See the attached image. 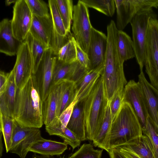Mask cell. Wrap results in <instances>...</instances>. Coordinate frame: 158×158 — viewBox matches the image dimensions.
<instances>
[{
	"mask_svg": "<svg viewBox=\"0 0 158 158\" xmlns=\"http://www.w3.org/2000/svg\"><path fill=\"white\" fill-rule=\"evenodd\" d=\"M43 104L32 74L23 88L17 89L13 118L22 127L39 129L44 124Z\"/></svg>",
	"mask_w": 158,
	"mask_h": 158,
	"instance_id": "1",
	"label": "cell"
},
{
	"mask_svg": "<svg viewBox=\"0 0 158 158\" xmlns=\"http://www.w3.org/2000/svg\"><path fill=\"white\" fill-rule=\"evenodd\" d=\"M107 45L104 69L101 75L108 102L110 103L119 90H124L127 83L123 70L124 62L117 47L118 30L111 20L107 27Z\"/></svg>",
	"mask_w": 158,
	"mask_h": 158,
	"instance_id": "2",
	"label": "cell"
},
{
	"mask_svg": "<svg viewBox=\"0 0 158 158\" xmlns=\"http://www.w3.org/2000/svg\"><path fill=\"white\" fill-rule=\"evenodd\" d=\"M108 104L103 81L101 76L85 99L84 114L87 139L93 141L98 133Z\"/></svg>",
	"mask_w": 158,
	"mask_h": 158,
	"instance_id": "3",
	"label": "cell"
},
{
	"mask_svg": "<svg viewBox=\"0 0 158 158\" xmlns=\"http://www.w3.org/2000/svg\"><path fill=\"white\" fill-rule=\"evenodd\" d=\"M143 134L139 122L132 107L123 102L112 121L110 133V149L124 144Z\"/></svg>",
	"mask_w": 158,
	"mask_h": 158,
	"instance_id": "4",
	"label": "cell"
},
{
	"mask_svg": "<svg viewBox=\"0 0 158 158\" xmlns=\"http://www.w3.org/2000/svg\"><path fill=\"white\" fill-rule=\"evenodd\" d=\"M156 15L152 9L143 10L137 14L130 22L135 58L140 72H143L149 21Z\"/></svg>",
	"mask_w": 158,
	"mask_h": 158,
	"instance_id": "5",
	"label": "cell"
},
{
	"mask_svg": "<svg viewBox=\"0 0 158 158\" xmlns=\"http://www.w3.org/2000/svg\"><path fill=\"white\" fill-rule=\"evenodd\" d=\"M144 66L150 84L158 90V19L156 15L149 21Z\"/></svg>",
	"mask_w": 158,
	"mask_h": 158,
	"instance_id": "6",
	"label": "cell"
},
{
	"mask_svg": "<svg viewBox=\"0 0 158 158\" xmlns=\"http://www.w3.org/2000/svg\"><path fill=\"white\" fill-rule=\"evenodd\" d=\"M72 30L76 42L86 53L91 29L88 7L81 0L74 6Z\"/></svg>",
	"mask_w": 158,
	"mask_h": 158,
	"instance_id": "7",
	"label": "cell"
},
{
	"mask_svg": "<svg viewBox=\"0 0 158 158\" xmlns=\"http://www.w3.org/2000/svg\"><path fill=\"white\" fill-rule=\"evenodd\" d=\"M116 9V27L123 31L134 17L143 10L158 8V0H114Z\"/></svg>",
	"mask_w": 158,
	"mask_h": 158,
	"instance_id": "8",
	"label": "cell"
},
{
	"mask_svg": "<svg viewBox=\"0 0 158 158\" xmlns=\"http://www.w3.org/2000/svg\"><path fill=\"white\" fill-rule=\"evenodd\" d=\"M43 138L39 128L22 127L14 119L9 152L25 158L33 144Z\"/></svg>",
	"mask_w": 158,
	"mask_h": 158,
	"instance_id": "9",
	"label": "cell"
},
{
	"mask_svg": "<svg viewBox=\"0 0 158 158\" xmlns=\"http://www.w3.org/2000/svg\"><path fill=\"white\" fill-rule=\"evenodd\" d=\"M123 102H127L132 107L141 125L142 131L147 127L148 116L146 100L139 82L131 80L124 88Z\"/></svg>",
	"mask_w": 158,
	"mask_h": 158,
	"instance_id": "10",
	"label": "cell"
},
{
	"mask_svg": "<svg viewBox=\"0 0 158 158\" xmlns=\"http://www.w3.org/2000/svg\"><path fill=\"white\" fill-rule=\"evenodd\" d=\"M57 56L50 48H47L35 73V76L41 98L44 102L52 86L53 69Z\"/></svg>",
	"mask_w": 158,
	"mask_h": 158,
	"instance_id": "11",
	"label": "cell"
},
{
	"mask_svg": "<svg viewBox=\"0 0 158 158\" xmlns=\"http://www.w3.org/2000/svg\"><path fill=\"white\" fill-rule=\"evenodd\" d=\"M33 17L26 0H17L13 7L11 26L14 36L21 42L29 33Z\"/></svg>",
	"mask_w": 158,
	"mask_h": 158,
	"instance_id": "12",
	"label": "cell"
},
{
	"mask_svg": "<svg viewBox=\"0 0 158 158\" xmlns=\"http://www.w3.org/2000/svg\"><path fill=\"white\" fill-rule=\"evenodd\" d=\"M15 64L12 70L17 89L23 88L33 74V64L27 42L22 43L16 54Z\"/></svg>",
	"mask_w": 158,
	"mask_h": 158,
	"instance_id": "13",
	"label": "cell"
},
{
	"mask_svg": "<svg viewBox=\"0 0 158 158\" xmlns=\"http://www.w3.org/2000/svg\"><path fill=\"white\" fill-rule=\"evenodd\" d=\"M107 42L105 34L92 27L86 52L90 61L89 70L104 67Z\"/></svg>",
	"mask_w": 158,
	"mask_h": 158,
	"instance_id": "14",
	"label": "cell"
},
{
	"mask_svg": "<svg viewBox=\"0 0 158 158\" xmlns=\"http://www.w3.org/2000/svg\"><path fill=\"white\" fill-rule=\"evenodd\" d=\"M48 5L53 24L52 35L50 48L57 56L59 49L68 41L71 35L66 29L56 0H49Z\"/></svg>",
	"mask_w": 158,
	"mask_h": 158,
	"instance_id": "15",
	"label": "cell"
},
{
	"mask_svg": "<svg viewBox=\"0 0 158 158\" xmlns=\"http://www.w3.org/2000/svg\"><path fill=\"white\" fill-rule=\"evenodd\" d=\"M88 71L77 61L66 63L59 60L57 58L53 72L52 86L64 80L76 83Z\"/></svg>",
	"mask_w": 158,
	"mask_h": 158,
	"instance_id": "16",
	"label": "cell"
},
{
	"mask_svg": "<svg viewBox=\"0 0 158 158\" xmlns=\"http://www.w3.org/2000/svg\"><path fill=\"white\" fill-rule=\"evenodd\" d=\"M148 108V117L156 129H158V90L146 79L143 72L138 76Z\"/></svg>",
	"mask_w": 158,
	"mask_h": 158,
	"instance_id": "17",
	"label": "cell"
},
{
	"mask_svg": "<svg viewBox=\"0 0 158 158\" xmlns=\"http://www.w3.org/2000/svg\"><path fill=\"white\" fill-rule=\"evenodd\" d=\"M52 33L53 24L51 15L44 17L33 15L29 33L46 48L50 47Z\"/></svg>",
	"mask_w": 158,
	"mask_h": 158,
	"instance_id": "18",
	"label": "cell"
},
{
	"mask_svg": "<svg viewBox=\"0 0 158 158\" xmlns=\"http://www.w3.org/2000/svg\"><path fill=\"white\" fill-rule=\"evenodd\" d=\"M22 43L14 35L11 20L2 19L0 22V52L9 56L16 55Z\"/></svg>",
	"mask_w": 158,
	"mask_h": 158,
	"instance_id": "19",
	"label": "cell"
},
{
	"mask_svg": "<svg viewBox=\"0 0 158 158\" xmlns=\"http://www.w3.org/2000/svg\"><path fill=\"white\" fill-rule=\"evenodd\" d=\"M56 85L58 117L74 101L76 94V85L74 82L67 80L62 81Z\"/></svg>",
	"mask_w": 158,
	"mask_h": 158,
	"instance_id": "20",
	"label": "cell"
},
{
	"mask_svg": "<svg viewBox=\"0 0 158 158\" xmlns=\"http://www.w3.org/2000/svg\"><path fill=\"white\" fill-rule=\"evenodd\" d=\"M17 88L15 81L14 71L10 73L8 83L5 90L0 95V112L13 118L16 93Z\"/></svg>",
	"mask_w": 158,
	"mask_h": 158,
	"instance_id": "21",
	"label": "cell"
},
{
	"mask_svg": "<svg viewBox=\"0 0 158 158\" xmlns=\"http://www.w3.org/2000/svg\"><path fill=\"white\" fill-rule=\"evenodd\" d=\"M85 98L76 103L66 127L72 131L81 141L87 139L84 114Z\"/></svg>",
	"mask_w": 158,
	"mask_h": 158,
	"instance_id": "22",
	"label": "cell"
},
{
	"mask_svg": "<svg viewBox=\"0 0 158 158\" xmlns=\"http://www.w3.org/2000/svg\"><path fill=\"white\" fill-rule=\"evenodd\" d=\"M104 67L89 71L77 83L73 101L84 99L89 94L102 73Z\"/></svg>",
	"mask_w": 158,
	"mask_h": 158,
	"instance_id": "23",
	"label": "cell"
},
{
	"mask_svg": "<svg viewBox=\"0 0 158 158\" xmlns=\"http://www.w3.org/2000/svg\"><path fill=\"white\" fill-rule=\"evenodd\" d=\"M115 148L129 152L141 158H156L147 136L143 134Z\"/></svg>",
	"mask_w": 158,
	"mask_h": 158,
	"instance_id": "24",
	"label": "cell"
},
{
	"mask_svg": "<svg viewBox=\"0 0 158 158\" xmlns=\"http://www.w3.org/2000/svg\"><path fill=\"white\" fill-rule=\"evenodd\" d=\"M67 149V144L43 138L34 143L29 151L46 156H53L62 154Z\"/></svg>",
	"mask_w": 158,
	"mask_h": 158,
	"instance_id": "25",
	"label": "cell"
},
{
	"mask_svg": "<svg viewBox=\"0 0 158 158\" xmlns=\"http://www.w3.org/2000/svg\"><path fill=\"white\" fill-rule=\"evenodd\" d=\"M46 131L50 135L59 136L64 142L70 145L73 149L80 144L81 141L75 134L67 127L63 130L61 123L57 117L48 125L45 126Z\"/></svg>",
	"mask_w": 158,
	"mask_h": 158,
	"instance_id": "26",
	"label": "cell"
},
{
	"mask_svg": "<svg viewBox=\"0 0 158 158\" xmlns=\"http://www.w3.org/2000/svg\"><path fill=\"white\" fill-rule=\"evenodd\" d=\"M109 105L108 102L102 125L98 133L93 140L95 146L104 149L108 152L110 150V133L112 123Z\"/></svg>",
	"mask_w": 158,
	"mask_h": 158,
	"instance_id": "27",
	"label": "cell"
},
{
	"mask_svg": "<svg viewBox=\"0 0 158 158\" xmlns=\"http://www.w3.org/2000/svg\"><path fill=\"white\" fill-rule=\"evenodd\" d=\"M57 99L56 85H53L45 100L43 102V114L44 123L48 125L57 117Z\"/></svg>",
	"mask_w": 158,
	"mask_h": 158,
	"instance_id": "28",
	"label": "cell"
},
{
	"mask_svg": "<svg viewBox=\"0 0 158 158\" xmlns=\"http://www.w3.org/2000/svg\"><path fill=\"white\" fill-rule=\"evenodd\" d=\"M117 47L121 57L124 62L135 57L132 40L122 30L118 31Z\"/></svg>",
	"mask_w": 158,
	"mask_h": 158,
	"instance_id": "29",
	"label": "cell"
},
{
	"mask_svg": "<svg viewBox=\"0 0 158 158\" xmlns=\"http://www.w3.org/2000/svg\"><path fill=\"white\" fill-rule=\"evenodd\" d=\"M28 44L33 64V74L35 73L47 49L41 43L29 33L25 40Z\"/></svg>",
	"mask_w": 158,
	"mask_h": 158,
	"instance_id": "30",
	"label": "cell"
},
{
	"mask_svg": "<svg viewBox=\"0 0 158 158\" xmlns=\"http://www.w3.org/2000/svg\"><path fill=\"white\" fill-rule=\"evenodd\" d=\"M76 41L73 36H70L68 41L59 49L57 59L66 63H71L77 60Z\"/></svg>",
	"mask_w": 158,
	"mask_h": 158,
	"instance_id": "31",
	"label": "cell"
},
{
	"mask_svg": "<svg viewBox=\"0 0 158 158\" xmlns=\"http://www.w3.org/2000/svg\"><path fill=\"white\" fill-rule=\"evenodd\" d=\"M60 15L67 31L70 30L73 20V7L72 0H56Z\"/></svg>",
	"mask_w": 158,
	"mask_h": 158,
	"instance_id": "32",
	"label": "cell"
},
{
	"mask_svg": "<svg viewBox=\"0 0 158 158\" xmlns=\"http://www.w3.org/2000/svg\"><path fill=\"white\" fill-rule=\"evenodd\" d=\"M88 8H94L108 16L113 15L116 8L114 0H81Z\"/></svg>",
	"mask_w": 158,
	"mask_h": 158,
	"instance_id": "33",
	"label": "cell"
},
{
	"mask_svg": "<svg viewBox=\"0 0 158 158\" xmlns=\"http://www.w3.org/2000/svg\"><path fill=\"white\" fill-rule=\"evenodd\" d=\"M14 120L0 112V131L3 135L6 152H9L11 146Z\"/></svg>",
	"mask_w": 158,
	"mask_h": 158,
	"instance_id": "34",
	"label": "cell"
},
{
	"mask_svg": "<svg viewBox=\"0 0 158 158\" xmlns=\"http://www.w3.org/2000/svg\"><path fill=\"white\" fill-rule=\"evenodd\" d=\"M142 132L147 136L155 158H158V131L148 116L146 127L142 130Z\"/></svg>",
	"mask_w": 158,
	"mask_h": 158,
	"instance_id": "35",
	"label": "cell"
},
{
	"mask_svg": "<svg viewBox=\"0 0 158 158\" xmlns=\"http://www.w3.org/2000/svg\"><path fill=\"white\" fill-rule=\"evenodd\" d=\"M102 152L94 149L90 143H85L69 158H101Z\"/></svg>",
	"mask_w": 158,
	"mask_h": 158,
	"instance_id": "36",
	"label": "cell"
},
{
	"mask_svg": "<svg viewBox=\"0 0 158 158\" xmlns=\"http://www.w3.org/2000/svg\"><path fill=\"white\" fill-rule=\"evenodd\" d=\"M33 15L40 17L50 15L48 4L43 0H26Z\"/></svg>",
	"mask_w": 158,
	"mask_h": 158,
	"instance_id": "37",
	"label": "cell"
},
{
	"mask_svg": "<svg viewBox=\"0 0 158 158\" xmlns=\"http://www.w3.org/2000/svg\"><path fill=\"white\" fill-rule=\"evenodd\" d=\"M123 91L119 90L118 91L110 103L112 122L119 113L123 102Z\"/></svg>",
	"mask_w": 158,
	"mask_h": 158,
	"instance_id": "38",
	"label": "cell"
},
{
	"mask_svg": "<svg viewBox=\"0 0 158 158\" xmlns=\"http://www.w3.org/2000/svg\"><path fill=\"white\" fill-rule=\"evenodd\" d=\"M77 102L73 101L58 117L62 126L63 130L66 127L69 121L74 107Z\"/></svg>",
	"mask_w": 158,
	"mask_h": 158,
	"instance_id": "39",
	"label": "cell"
},
{
	"mask_svg": "<svg viewBox=\"0 0 158 158\" xmlns=\"http://www.w3.org/2000/svg\"><path fill=\"white\" fill-rule=\"evenodd\" d=\"M77 60L83 67L89 71L90 61L88 56L76 42V43Z\"/></svg>",
	"mask_w": 158,
	"mask_h": 158,
	"instance_id": "40",
	"label": "cell"
},
{
	"mask_svg": "<svg viewBox=\"0 0 158 158\" xmlns=\"http://www.w3.org/2000/svg\"><path fill=\"white\" fill-rule=\"evenodd\" d=\"M9 75V73H6L3 71H0V95L5 90L7 85Z\"/></svg>",
	"mask_w": 158,
	"mask_h": 158,
	"instance_id": "41",
	"label": "cell"
},
{
	"mask_svg": "<svg viewBox=\"0 0 158 158\" xmlns=\"http://www.w3.org/2000/svg\"><path fill=\"white\" fill-rule=\"evenodd\" d=\"M110 158H126L118 149H110L108 152Z\"/></svg>",
	"mask_w": 158,
	"mask_h": 158,
	"instance_id": "42",
	"label": "cell"
},
{
	"mask_svg": "<svg viewBox=\"0 0 158 158\" xmlns=\"http://www.w3.org/2000/svg\"><path fill=\"white\" fill-rule=\"evenodd\" d=\"M115 148L118 149L126 158H141L136 155L124 149Z\"/></svg>",
	"mask_w": 158,
	"mask_h": 158,
	"instance_id": "43",
	"label": "cell"
},
{
	"mask_svg": "<svg viewBox=\"0 0 158 158\" xmlns=\"http://www.w3.org/2000/svg\"><path fill=\"white\" fill-rule=\"evenodd\" d=\"M32 158H55L53 156H46L40 155V156L37 155L36 154H34L32 157Z\"/></svg>",
	"mask_w": 158,
	"mask_h": 158,
	"instance_id": "44",
	"label": "cell"
},
{
	"mask_svg": "<svg viewBox=\"0 0 158 158\" xmlns=\"http://www.w3.org/2000/svg\"><path fill=\"white\" fill-rule=\"evenodd\" d=\"M17 0H6L5 1V5L9 6L12 3H15Z\"/></svg>",
	"mask_w": 158,
	"mask_h": 158,
	"instance_id": "45",
	"label": "cell"
},
{
	"mask_svg": "<svg viewBox=\"0 0 158 158\" xmlns=\"http://www.w3.org/2000/svg\"><path fill=\"white\" fill-rule=\"evenodd\" d=\"M157 131H158V129H156Z\"/></svg>",
	"mask_w": 158,
	"mask_h": 158,
	"instance_id": "46",
	"label": "cell"
},
{
	"mask_svg": "<svg viewBox=\"0 0 158 158\" xmlns=\"http://www.w3.org/2000/svg\"></svg>",
	"mask_w": 158,
	"mask_h": 158,
	"instance_id": "47",
	"label": "cell"
}]
</instances>
